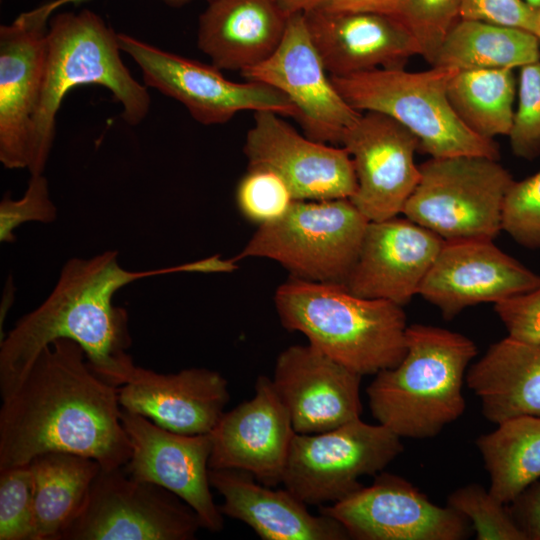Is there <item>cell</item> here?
Segmentation results:
<instances>
[{"mask_svg": "<svg viewBox=\"0 0 540 540\" xmlns=\"http://www.w3.org/2000/svg\"><path fill=\"white\" fill-rule=\"evenodd\" d=\"M341 145L353 161L357 189L350 200L359 211L369 221L402 213L420 180L416 136L393 118L368 111L344 132Z\"/></svg>", "mask_w": 540, "mask_h": 540, "instance_id": "9a60e30c", "label": "cell"}, {"mask_svg": "<svg viewBox=\"0 0 540 540\" xmlns=\"http://www.w3.org/2000/svg\"><path fill=\"white\" fill-rule=\"evenodd\" d=\"M327 73L307 29L304 13H296L288 17L276 51L241 75L284 93L298 110L297 120L307 137L338 145L344 132L362 113L345 101Z\"/></svg>", "mask_w": 540, "mask_h": 540, "instance_id": "7c38bea8", "label": "cell"}, {"mask_svg": "<svg viewBox=\"0 0 540 540\" xmlns=\"http://www.w3.org/2000/svg\"><path fill=\"white\" fill-rule=\"evenodd\" d=\"M490 477V493L511 504L540 478V416H519L497 424L476 440Z\"/></svg>", "mask_w": 540, "mask_h": 540, "instance_id": "f1b7e54d", "label": "cell"}, {"mask_svg": "<svg viewBox=\"0 0 540 540\" xmlns=\"http://www.w3.org/2000/svg\"><path fill=\"white\" fill-rule=\"evenodd\" d=\"M319 512L340 522L356 540H462L470 534L466 517L436 505L409 481L389 473L320 506Z\"/></svg>", "mask_w": 540, "mask_h": 540, "instance_id": "4fadbf2b", "label": "cell"}, {"mask_svg": "<svg viewBox=\"0 0 540 540\" xmlns=\"http://www.w3.org/2000/svg\"><path fill=\"white\" fill-rule=\"evenodd\" d=\"M535 11L524 0H462L460 18L531 32Z\"/></svg>", "mask_w": 540, "mask_h": 540, "instance_id": "f35d334b", "label": "cell"}, {"mask_svg": "<svg viewBox=\"0 0 540 540\" xmlns=\"http://www.w3.org/2000/svg\"><path fill=\"white\" fill-rule=\"evenodd\" d=\"M209 481L224 502V516L248 525L263 540H347L336 519L316 516L288 489L266 486L240 469H209Z\"/></svg>", "mask_w": 540, "mask_h": 540, "instance_id": "cb8c5ba5", "label": "cell"}, {"mask_svg": "<svg viewBox=\"0 0 540 540\" xmlns=\"http://www.w3.org/2000/svg\"><path fill=\"white\" fill-rule=\"evenodd\" d=\"M362 377L308 344L283 350L271 380L294 431L317 434L360 418Z\"/></svg>", "mask_w": 540, "mask_h": 540, "instance_id": "d6986e66", "label": "cell"}, {"mask_svg": "<svg viewBox=\"0 0 540 540\" xmlns=\"http://www.w3.org/2000/svg\"><path fill=\"white\" fill-rule=\"evenodd\" d=\"M447 506L472 523L477 540H527L506 504L479 484L454 490Z\"/></svg>", "mask_w": 540, "mask_h": 540, "instance_id": "4dcf8cb0", "label": "cell"}, {"mask_svg": "<svg viewBox=\"0 0 540 540\" xmlns=\"http://www.w3.org/2000/svg\"><path fill=\"white\" fill-rule=\"evenodd\" d=\"M108 250L90 258H71L47 298L21 317L0 342L2 399L21 383L38 354L58 339H69L84 350L91 369L104 381L122 386L135 364L126 353L132 339L128 314L113 304L125 285L150 276L196 272L190 262L146 271H130Z\"/></svg>", "mask_w": 540, "mask_h": 540, "instance_id": "7a4b0ae2", "label": "cell"}, {"mask_svg": "<svg viewBox=\"0 0 540 540\" xmlns=\"http://www.w3.org/2000/svg\"><path fill=\"white\" fill-rule=\"evenodd\" d=\"M0 540H35L29 464L0 470Z\"/></svg>", "mask_w": 540, "mask_h": 540, "instance_id": "d6a6232c", "label": "cell"}, {"mask_svg": "<svg viewBox=\"0 0 540 540\" xmlns=\"http://www.w3.org/2000/svg\"><path fill=\"white\" fill-rule=\"evenodd\" d=\"M2 401L0 470L27 465L49 452L89 457L105 470L123 467L131 456L118 387L91 369L72 340L45 346Z\"/></svg>", "mask_w": 540, "mask_h": 540, "instance_id": "6da1fadb", "label": "cell"}, {"mask_svg": "<svg viewBox=\"0 0 540 540\" xmlns=\"http://www.w3.org/2000/svg\"><path fill=\"white\" fill-rule=\"evenodd\" d=\"M368 223L350 199L294 200L281 217L259 225L234 259L268 258L292 277L345 284Z\"/></svg>", "mask_w": 540, "mask_h": 540, "instance_id": "52a82bcc", "label": "cell"}, {"mask_svg": "<svg viewBox=\"0 0 540 540\" xmlns=\"http://www.w3.org/2000/svg\"><path fill=\"white\" fill-rule=\"evenodd\" d=\"M402 214L443 240L490 239L502 230L506 195L514 182L498 160L480 156L431 158Z\"/></svg>", "mask_w": 540, "mask_h": 540, "instance_id": "ba28073f", "label": "cell"}, {"mask_svg": "<svg viewBox=\"0 0 540 540\" xmlns=\"http://www.w3.org/2000/svg\"><path fill=\"white\" fill-rule=\"evenodd\" d=\"M516 81L512 69L458 70L447 95L460 120L475 134L508 136L514 119Z\"/></svg>", "mask_w": 540, "mask_h": 540, "instance_id": "f546056e", "label": "cell"}, {"mask_svg": "<svg viewBox=\"0 0 540 540\" xmlns=\"http://www.w3.org/2000/svg\"><path fill=\"white\" fill-rule=\"evenodd\" d=\"M304 17L330 76L404 68L420 55L412 34L392 15L311 9Z\"/></svg>", "mask_w": 540, "mask_h": 540, "instance_id": "603a6c76", "label": "cell"}, {"mask_svg": "<svg viewBox=\"0 0 540 540\" xmlns=\"http://www.w3.org/2000/svg\"><path fill=\"white\" fill-rule=\"evenodd\" d=\"M466 383L480 399L484 417L496 425L540 416V342L506 337L493 343L468 368Z\"/></svg>", "mask_w": 540, "mask_h": 540, "instance_id": "484cf974", "label": "cell"}, {"mask_svg": "<svg viewBox=\"0 0 540 540\" xmlns=\"http://www.w3.org/2000/svg\"><path fill=\"white\" fill-rule=\"evenodd\" d=\"M294 198L284 180L271 170L248 168L236 189L240 212L259 225L281 217Z\"/></svg>", "mask_w": 540, "mask_h": 540, "instance_id": "836d02e7", "label": "cell"}, {"mask_svg": "<svg viewBox=\"0 0 540 540\" xmlns=\"http://www.w3.org/2000/svg\"><path fill=\"white\" fill-rule=\"evenodd\" d=\"M533 9H540V0H524Z\"/></svg>", "mask_w": 540, "mask_h": 540, "instance_id": "f6af8a7d", "label": "cell"}, {"mask_svg": "<svg viewBox=\"0 0 540 540\" xmlns=\"http://www.w3.org/2000/svg\"><path fill=\"white\" fill-rule=\"evenodd\" d=\"M279 9L287 16L305 13L316 8L324 0H273Z\"/></svg>", "mask_w": 540, "mask_h": 540, "instance_id": "b9f144b4", "label": "cell"}, {"mask_svg": "<svg viewBox=\"0 0 540 540\" xmlns=\"http://www.w3.org/2000/svg\"><path fill=\"white\" fill-rule=\"evenodd\" d=\"M444 241L408 218L369 221L344 285L357 296L404 306L419 294Z\"/></svg>", "mask_w": 540, "mask_h": 540, "instance_id": "44dd1931", "label": "cell"}, {"mask_svg": "<svg viewBox=\"0 0 540 540\" xmlns=\"http://www.w3.org/2000/svg\"><path fill=\"white\" fill-rule=\"evenodd\" d=\"M462 0H400L395 16L412 34L431 66L450 29L460 19Z\"/></svg>", "mask_w": 540, "mask_h": 540, "instance_id": "1f68e13d", "label": "cell"}, {"mask_svg": "<svg viewBox=\"0 0 540 540\" xmlns=\"http://www.w3.org/2000/svg\"><path fill=\"white\" fill-rule=\"evenodd\" d=\"M274 303L284 328L361 376L393 368L406 354V314L393 302L292 277L277 288Z\"/></svg>", "mask_w": 540, "mask_h": 540, "instance_id": "3957f363", "label": "cell"}, {"mask_svg": "<svg viewBox=\"0 0 540 540\" xmlns=\"http://www.w3.org/2000/svg\"><path fill=\"white\" fill-rule=\"evenodd\" d=\"M476 355L463 334L409 325L404 358L376 373L366 389L372 416L401 438L437 436L465 411L463 383Z\"/></svg>", "mask_w": 540, "mask_h": 540, "instance_id": "277c9868", "label": "cell"}, {"mask_svg": "<svg viewBox=\"0 0 540 540\" xmlns=\"http://www.w3.org/2000/svg\"><path fill=\"white\" fill-rule=\"evenodd\" d=\"M273 111H256L244 153L248 168L271 170L287 184L294 200L350 199L357 189L348 151L299 134Z\"/></svg>", "mask_w": 540, "mask_h": 540, "instance_id": "5bb4252c", "label": "cell"}, {"mask_svg": "<svg viewBox=\"0 0 540 540\" xmlns=\"http://www.w3.org/2000/svg\"><path fill=\"white\" fill-rule=\"evenodd\" d=\"M540 285V276L490 239L444 241L419 295L451 320L467 307L497 303Z\"/></svg>", "mask_w": 540, "mask_h": 540, "instance_id": "e0dca14e", "label": "cell"}, {"mask_svg": "<svg viewBox=\"0 0 540 540\" xmlns=\"http://www.w3.org/2000/svg\"><path fill=\"white\" fill-rule=\"evenodd\" d=\"M400 0H324L314 9L326 12H369L394 15Z\"/></svg>", "mask_w": 540, "mask_h": 540, "instance_id": "60d3db41", "label": "cell"}, {"mask_svg": "<svg viewBox=\"0 0 540 540\" xmlns=\"http://www.w3.org/2000/svg\"><path fill=\"white\" fill-rule=\"evenodd\" d=\"M56 218L57 208L44 173L31 175L20 199L5 196L0 202V241L14 242V230L26 222L52 223Z\"/></svg>", "mask_w": 540, "mask_h": 540, "instance_id": "8d00e7d4", "label": "cell"}, {"mask_svg": "<svg viewBox=\"0 0 540 540\" xmlns=\"http://www.w3.org/2000/svg\"><path fill=\"white\" fill-rule=\"evenodd\" d=\"M494 310L507 337L525 343L540 342V285L495 303Z\"/></svg>", "mask_w": 540, "mask_h": 540, "instance_id": "74e56055", "label": "cell"}, {"mask_svg": "<svg viewBox=\"0 0 540 540\" xmlns=\"http://www.w3.org/2000/svg\"><path fill=\"white\" fill-rule=\"evenodd\" d=\"M510 512L527 540H540V482L536 481L512 503Z\"/></svg>", "mask_w": 540, "mask_h": 540, "instance_id": "ab89813d", "label": "cell"}, {"mask_svg": "<svg viewBox=\"0 0 540 540\" xmlns=\"http://www.w3.org/2000/svg\"><path fill=\"white\" fill-rule=\"evenodd\" d=\"M288 17L273 0H210L199 17L197 45L212 65L241 73L276 51Z\"/></svg>", "mask_w": 540, "mask_h": 540, "instance_id": "d4e9b609", "label": "cell"}, {"mask_svg": "<svg viewBox=\"0 0 540 540\" xmlns=\"http://www.w3.org/2000/svg\"><path fill=\"white\" fill-rule=\"evenodd\" d=\"M121 419L131 443V456L124 471L174 493L197 513L204 529L221 531L224 515L210 490V433L180 434L125 409Z\"/></svg>", "mask_w": 540, "mask_h": 540, "instance_id": "2e32d148", "label": "cell"}, {"mask_svg": "<svg viewBox=\"0 0 540 540\" xmlns=\"http://www.w3.org/2000/svg\"><path fill=\"white\" fill-rule=\"evenodd\" d=\"M87 0H52L48 3H45L41 6H39L40 10L43 11V13L51 18L52 13L60 8L63 5L66 4H75L78 5L82 2H85ZM164 3L171 7H181L187 3H189L191 0H162Z\"/></svg>", "mask_w": 540, "mask_h": 540, "instance_id": "7bdbcfd3", "label": "cell"}, {"mask_svg": "<svg viewBox=\"0 0 540 540\" xmlns=\"http://www.w3.org/2000/svg\"><path fill=\"white\" fill-rule=\"evenodd\" d=\"M540 61V44L525 29L459 19L432 66L457 70L514 69Z\"/></svg>", "mask_w": 540, "mask_h": 540, "instance_id": "83f0119b", "label": "cell"}, {"mask_svg": "<svg viewBox=\"0 0 540 540\" xmlns=\"http://www.w3.org/2000/svg\"><path fill=\"white\" fill-rule=\"evenodd\" d=\"M200 528L197 513L174 493L123 467L101 468L60 540H192Z\"/></svg>", "mask_w": 540, "mask_h": 540, "instance_id": "30bf717a", "label": "cell"}, {"mask_svg": "<svg viewBox=\"0 0 540 540\" xmlns=\"http://www.w3.org/2000/svg\"><path fill=\"white\" fill-rule=\"evenodd\" d=\"M457 71L441 66L419 72L379 68L330 78L351 107L393 118L416 136L419 151L431 158L499 160L498 144L471 131L449 102L448 86Z\"/></svg>", "mask_w": 540, "mask_h": 540, "instance_id": "8992f818", "label": "cell"}, {"mask_svg": "<svg viewBox=\"0 0 540 540\" xmlns=\"http://www.w3.org/2000/svg\"><path fill=\"white\" fill-rule=\"evenodd\" d=\"M404 450L401 437L361 418L332 430L293 437L282 483L307 505L338 502L383 471Z\"/></svg>", "mask_w": 540, "mask_h": 540, "instance_id": "9c48e42d", "label": "cell"}, {"mask_svg": "<svg viewBox=\"0 0 540 540\" xmlns=\"http://www.w3.org/2000/svg\"><path fill=\"white\" fill-rule=\"evenodd\" d=\"M118 33L93 11L58 13L47 30L43 85L34 116L30 175L43 174L55 137L56 114L65 95L79 85L108 89L122 106L121 117L137 125L148 115L151 98L123 63Z\"/></svg>", "mask_w": 540, "mask_h": 540, "instance_id": "5b68a950", "label": "cell"}, {"mask_svg": "<svg viewBox=\"0 0 540 540\" xmlns=\"http://www.w3.org/2000/svg\"><path fill=\"white\" fill-rule=\"evenodd\" d=\"M502 230L528 249H540V171L512 183L502 212Z\"/></svg>", "mask_w": 540, "mask_h": 540, "instance_id": "d590c367", "label": "cell"}, {"mask_svg": "<svg viewBox=\"0 0 540 540\" xmlns=\"http://www.w3.org/2000/svg\"><path fill=\"white\" fill-rule=\"evenodd\" d=\"M122 409L180 434H209L230 400L227 380L207 368L162 374L134 366L118 387Z\"/></svg>", "mask_w": 540, "mask_h": 540, "instance_id": "7402d4cb", "label": "cell"}, {"mask_svg": "<svg viewBox=\"0 0 540 540\" xmlns=\"http://www.w3.org/2000/svg\"><path fill=\"white\" fill-rule=\"evenodd\" d=\"M120 48L141 69L144 85L182 103L203 125L224 124L241 111H273L298 118L290 99L256 81L228 80L214 65L189 59L127 34L118 33Z\"/></svg>", "mask_w": 540, "mask_h": 540, "instance_id": "8fae6325", "label": "cell"}, {"mask_svg": "<svg viewBox=\"0 0 540 540\" xmlns=\"http://www.w3.org/2000/svg\"><path fill=\"white\" fill-rule=\"evenodd\" d=\"M508 137L517 157L540 156V61L520 68L518 104Z\"/></svg>", "mask_w": 540, "mask_h": 540, "instance_id": "e575fe53", "label": "cell"}, {"mask_svg": "<svg viewBox=\"0 0 540 540\" xmlns=\"http://www.w3.org/2000/svg\"><path fill=\"white\" fill-rule=\"evenodd\" d=\"M531 32L536 36L540 44V9H536Z\"/></svg>", "mask_w": 540, "mask_h": 540, "instance_id": "ee69618b", "label": "cell"}, {"mask_svg": "<svg viewBox=\"0 0 540 540\" xmlns=\"http://www.w3.org/2000/svg\"><path fill=\"white\" fill-rule=\"evenodd\" d=\"M33 478L35 540H60L80 513L100 464L89 457L49 452L30 463Z\"/></svg>", "mask_w": 540, "mask_h": 540, "instance_id": "4316f807", "label": "cell"}, {"mask_svg": "<svg viewBox=\"0 0 540 540\" xmlns=\"http://www.w3.org/2000/svg\"><path fill=\"white\" fill-rule=\"evenodd\" d=\"M49 18L38 7L0 27V161L28 167L46 62Z\"/></svg>", "mask_w": 540, "mask_h": 540, "instance_id": "ac0fdd59", "label": "cell"}, {"mask_svg": "<svg viewBox=\"0 0 540 540\" xmlns=\"http://www.w3.org/2000/svg\"><path fill=\"white\" fill-rule=\"evenodd\" d=\"M207 1L209 2L210 0H207Z\"/></svg>", "mask_w": 540, "mask_h": 540, "instance_id": "bcb514c9", "label": "cell"}, {"mask_svg": "<svg viewBox=\"0 0 540 540\" xmlns=\"http://www.w3.org/2000/svg\"><path fill=\"white\" fill-rule=\"evenodd\" d=\"M296 432L272 380L258 376L255 394L224 412L210 432V469H240L260 483L276 487Z\"/></svg>", "mask_w": 540, "mask_h": 540, "instance_id": "ffe728a7", "label": "cell"}]
</instances>
